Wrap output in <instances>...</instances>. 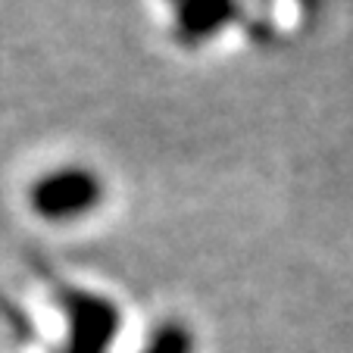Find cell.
I'll return each instance as SVG.
<instances>
[{
	"instance_id": "6da1fadb",
	"label": "cell",
	"mask_w": 353,
	"mask_h": 353,
	"mask_svg": "<svg viewBox=\"0 0 353 353\" xmlns=\"http://www.w3.org/2000/svg\"><path fill=\"white\" fill-rule=\"evenodd\" d=\"M97 197V185L91 175L85 172H60L50 175L38 185L34 191V203L41 213L47 216H69V213H81L85 207H91Z\"/></svg>"
},
{
	"instance_id": "7a4b0ae2",
	"label": "cell",
	"mask_w": 353,
	"mask_h": 353,
	"mask_svg": "<svg viewBox=\"0 0 353 353\" xmlns=\"http://www.w3.org/2000/svg\"><path fill=\"white\" fill-rule=\"evenodd\" d=\"M110 328H113V316H110L107 310L94 307L91 313H88V334L75 338V344H72V350L69 353H103L107 350Z\"/></svg>"
},
{
	"instance_id": "3957f363",
	"label": "cell",
	"mask_w": 353,
	"mask_h": 353,
	"mask_svg": "<svg viewBox=\"0 0 353 353\" xmlns=\"http://www.w3.org/2000/svg\"><path fill=\"white\" fill-rule=\"evenodd\" d=\"M191 350H194L191 332L185 325H175V322L163 325L144 347V353H191Z\"/></svg>"
}]
</instances>
